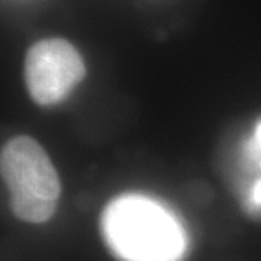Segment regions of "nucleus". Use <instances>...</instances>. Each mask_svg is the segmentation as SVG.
Here are the masks:
<instances>
[{
    "instance_id": "obj_1",
    "label": "nucleus",
    "mask_w": 261,
    "mask_h": 261,
    "mask_svg": "<svg viewBox=\"0 0 261 261\" xmlns=\"http://www.w3.org/2000/svg\"><path fill=\"white\" fill-rule=\"evenodd\" d=\"M100 229L111 251L122 261H180L185 232L171 214L141 195H121L109 203Z\"/></svg>"
},
{
    "instance_id": "obj_2",
    "label": "nucleus",
    "mask_w": 261,
    "mask_h": 261,
    "mask_svg": "<svg viewBox=\"0 0 261 261\" xmlns=\"http://www.w3.org/2000/svg\"><path fill=\"white\" fill-rule=\"evenodd\" d=\"M0 170L12 212L20 221L46 222L58 207L61 185L55 165L38 141L15 136L2 146Z\"/></svg>"
},
{
    "instance_id": "obj_3",
    "label": "nucleus",
    "mask_w": 261,
    "mask_h": 261,
    "mask_svg": "<svg viewBox=\"0 0 261 261\" xmlns=\"http://www.w3.org/2000/svg\"><path fill=\"white\" fill-rule=\"evenodd\" d=\"M85 63L76 48L63 38L41 39L24 58V82L39 106L63 102L85 76Z\"/></svg>"
},
{
    "instance_id": "obj_4",
    "label": "nucleus",
    "mask_w": 261,
    "mask_h": 261,
    "mask_svg": "<svg viewBox=\"0 0 261 261\" xmlns=\"http://www.w3.org/2000/svg\"><path fill=\"white\" fill-rule=\"evenodd\" d=\"M254 154H256V158L261 165V124L256 129V134H254ZM251 198L256 205H261V181H258V184L253 187Z\"/></svg>"
}]
</instances>
